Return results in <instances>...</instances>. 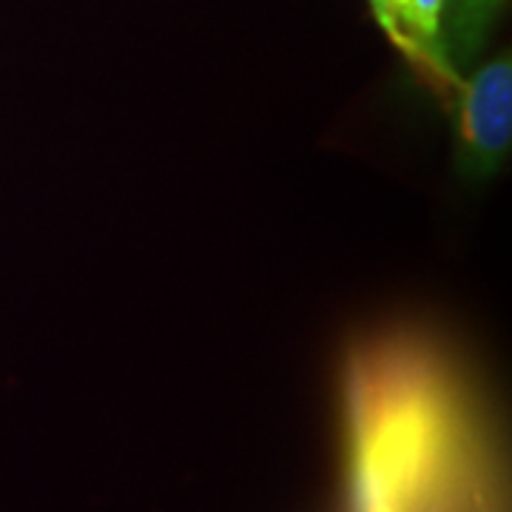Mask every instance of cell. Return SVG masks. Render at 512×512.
Returning <instances> with one entry per match:
<instances>
[{
  "mask_svg": "<svg viewBox=\"0 0 512 512\" xmlns=\"http://www.w3.org/2000/svg\"><path fill=\"white\" fill-rule=\"evenodd\" d=\"M456 396L419 365L367 367L353 384V512H444L464 467Z\"/></svg>",
  "mask_w": 512,
  "mask_h": 512,
  "instance_id": "1",
  "label": "cell"
},
{
  "mask_svg": "<svg viewBox=\"0 0 512 512\" xmlns=\"http://www.w3.org/2000/svg\"><path fill=\"white\" fill-rule=\"evenodd\" d=\"M456 114L461 165L476 174H493L507 160L512 140V63L495 57L470 80H461L450 103Z\"/></svg>",
  "mask_w": 512,
  "mask_h": 512,
  "instance_id": "2",
  "label": "cell"
},
{
  "mask_svg": "<svg viewBox=\"0 0 512 512\" xmlns=\"http://www.w3.org/2000/svg\"><path fill=\"white\" fill-rule=\"evenodd\" d=\"M370 3V9H373V15L379 20V26L384 29V35H390L393 32V26H396V20H399V12H402L404 0H367Z\"/></svg>",
  "mask_w": 512,
  "mask_h": 512,
  "instance_id": "3",
  "label": "cell"
}]
</instances>
